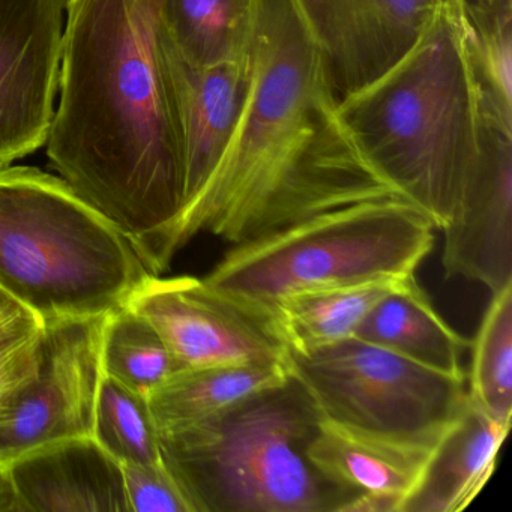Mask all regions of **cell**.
I'll use <instances>...</instances> for the list:
<instances>
[{
    "label": "cell",
    "instance_id": "15",
    "mask_svg": "<svg viewBox=\"0 0 512 512\" xmlns=\"http://www.w3.org/2000/svg\"><path fill=\"white\" fill-rule=\"evenodd\" d=\"M509 430V422L493 418L467 397L460 415L431 449L415 487L404 497L398 512L466 509L496 470Z\"/></svg>",
    "mask_w": 512,
    "mask_h": 512
},
{
    "label": "cell",
    "instance_id": "3",
    "mask_svg": "<svg viewBox=\"0 0 512 512\" xmlns=\"http://www.w3.org/2000/svg\"><path fill=\"white\" fill-rule=\"evenodd\" d=\"M338 115L374 170L442 230L481 137L457 0H443L415 44L340 101Z\"/></svg>",
    "mask_w": 512,
    "mask_h": 512
},
{
    "label": "cell",
    "instance_id": "21",
    "mask_svg": "<svg viewBox=\"0 0 512 512\" xmlns=\"http://www.w3.org/2000/svg\"><path fill=\"white\" fill-rule=\"evenodd\" d=\"M256 0H163V23L176 52L196 67L245 58Z\"/></svg>",
    "mask_w": 512,
    "mask_h": 512
},
{
    "label": "cell",
    "instance_id": "8",
    "mask_svg": "<svg viewBox=\"0 0 512 512\" xmlns=\"http://www.w3.org/2000/svg\"><path fill=\"white\" fill-rule=\"evenodd\" d=\"M107 316L44 322L37 373L0 422V463L8 466L50 443L94 436Z\"/></svg>",
    "mask_w": 512,
    "mask_h": 512
},
{
    "label": "cell",
    "instance_id": "20",
    "mask_svg": "<svg viewBox=\"0 0 512 512\" xmlns=\"http://www.w3.org/2000/svg\"><path fill=\"white\" fill-rule=\"evenodd\" d=\"M479 112L512 127V0H457Z\"/></svg>",
    "mask_w": 512,
    "mask_h": 512
},
{
    "label": "cell",
    "instance_id": "28",
    "mask_svg": "<svg viewBox=\"0 0 512 512\" xmlns=\"http://www.w3.org/2000/svg\"><path fill=\"white\" fill-rule=\"evenodd\" d=\"M13 301V299L8 298L2 290H0V308L4 307L8 302Z\"/></svg>",
    "mask_w": 512,
    "mask_h": 512
},
{
    "label": "cell",
    "instance_id": "18",
    "mask_svg": "<svg viewBox=\"0 0 512 512\" xmlns=\"http://www.w3.org/2000/svg\"><path fill=\"white\" fill-rule=\"evenodd\" d=\"M289 376V362L185 367L148 395L149 406L164 430L217 415Z\"/></svg>",
    "mask_w": 512,
    "mask_h": 512
},
{
    "label": "cell",
    "instance_id": "9",
    "mask_svg": "<svg viewBox=\"0 0 512 512\" xmlns=\"http://www.w3.org/2000/svg\"><path fill=\"white\" fill-rule=\"evenodd\" d=\"M127 305L157 328L184 367L289 362L268 317L238 304L203 278L151 274Z\"/></svg>",
    "mask_w": 512,
    "mask_h": 512
},
{
    "label": "cell",
    "instance_id": "19",
    "mask_svg": "<svg viewBox=\"0 0 512 512\" xmlns=\"http://www.w3.org/2000/svg\"><path fill=\"white\" fill-rule=\"evenodd\" d=\"M403 280L296 293L281 299L269 319L287 352L307 355L355 337L374 305Z\"/></svg>",
    "mask_w": 512,
    "mask_h": 512
},
{
    "label": "cell",
    "instance_id": "7",
    "mask_svg": "<svg viewBox=\"0 0 512 512\" xmlns=\"http://www.w3.org/2000/svg\"><path fill=\"white\" fill-rule=\"evenodd\" d=\"M289 365L322 421L413 448H433L469 397L466 379L355 337L307 355L289 353Z\"/></svg>",
    "mask_w": 512,
    "mask_h": 512
},
{
    "label": "cell",
    "instance_id": "5",
    "mask_svg": "<svg viewBox=\"0 0 512 512\" xmlns=\"http://www.w3.org/2000/svg\"><path fill=\"white\" fill-rule=\"evenodd\" d=\"M134 245L62 178L0 166V290L43 322L106 316L151 275Z\"/></svg>",
    "mask_w": 512,
    "mask_h": 512
},
{
    "label": "cell",
    "instance_id": "10",
    "mask_svg": "<svg viewBox=\"0 0 512 512\" xmlns=\"http://www.w3.org/2000/svg\"><path fill=\"white\" fill-rule=\"evenodd\" d=\"M70 0H0V164L46 146Z\"/></svg>",
    "mask_w": 512,
    "mask_h": 512
},
{
    "label": "cell",
    "instance_id": "2",
    "mask_svg": "<svg viewBox=\"0 0 512 512\" xmlns=\"http://www.w3.org/2000/svg\"><path fill=\"white\" fill-rule=\"evenodd\" d=\"M245 56L241 115L214 172L182 209L176 253L203 232L235 245L356 203L404 200L347 133L293 0H256Z\"/></svg>",
    "mask_w": 512,
    "mask_h": 512
},
{
    "label": "cell",
    "instance_id": "17",
    "mask_svg": "<svg viewBox=\"0 0 512 512\" xmlns=\"http://www.w3.org/2000/svg\"><path fill=\"white\" fill-rule=\"evenodd\" d=\"M431 449L373 439L322 421L308 446V457L335 484L358 494L392 497L401 505L415 487Z\"/></svg>",
    "mask_w": 512,
    "mask_h": 512
},
{
    "label": "cell",
    "instance_id": "13",
    "mask_svg": "<svg viewBox=\"0 0 512 512\" xmlns=\"http://www.w3.org/2000/svg\"><path fill=\"white\" fill-rule=\"evenodd\" d=\"M8 470L23 512H131L121 463L94 437L41 446Z\"/></svg>",
    "mask_w": 512,
    "mask_h": 512
},
{
    "label": "cell",
    "instance_id": "24",
    "mask_svg": "<svg viewBox=\"0 0 512 512\" xmlns=\"http://www.w3.org/2000/svg\"><path fill=\"white\" fill-rule=\"evenodd\" d=\"M92 437L121 464L163 463L148 397L107 374L98 391Z\"/></svg>",
    "mask_w": 512,
    "mask_h": 512
},
{
    "label": "cell",
    "instance_id": "12",
    "mask_svg": "<svg viewBox=\"0 0 512 512\" xmlns=\"http://www.w3.org/2000/svg\"><path fill=\"white\" fill-rule=\"evenodd\" d=\"M442 230L446 278L476 281L491 295L512 284V127L481 113L478 155Z\"/></svg>",
    "mask_w": 512,
    "mask_h": 512
},
{
    "label": "cell",
    "instance_id": "4",
    "mask_svg": "<svg viewBox=\"0 0 512 512\" xmlns=\"http://www.w3.org/2000/svg\"><path fill=\"white\" fill-rule=\"evenodd\" d=\"M320 427L310 392L290 373L217 415L160 430L161 461L191 512H343L359 494L311 463Z\"/></svg>",
    "mask_w": 512,
    "mask_h": 512
},
{
    "label": "cell",
    "instance_id": "26",
    "mask_svg": "<svg viewBox=\"0 0 512 512\" xmlns=\"http://www.w3.org/2000/svg\"><path fill=\"white\" fill-rule=\"evenodd\" d=\"M131 512H191L179 485L160 464H121Z\"/></svg>",
    "mask_w": 512,
    "mask_h": 512
},
{
    "label": "cell",
    "instance_id": "22",
    "mask_svg": "<svg viewBox=\"0 0 512 512\" xmlns=\"http://www.w3.org/2000/svg\"><path fill=\"white\" fill-rule=\"evenodd\" d=\"M103 368L107 376L148 397L185 367L157 328L142 314L124 305L107 316Z\"/></svg>",
    "mask_w": 512,
    "mask_h": 512
},
{
    "label": "cell",
    "instance_id": "16",
    "mask_svg": "<svg viewBox=\"0 0 512 512\" xmlns=\"http://www.w3.org/2000/svg\"><path fill=\"white\" fill-rule=\"evenodd\" d=\"M355 338L437 373L466 379L461 356L470 341L443 320L415 277L401 281L374 305Z\"/></svg>",
    "mask_w": 512,
    "mask_h": 512
},
{
    "label": "cell",
    "instance_id": "25",
    "mask_svg": "<svg viewBox=\"0 0 512 512\" xmlns=\"http://www.w3.org/2000/svg\"><path fill=\"white\" fill-rule=\"evenodd\" d=\"M43 331V320L17 302L0 308V422L37 373Z\"/></svg>",
    "mask_w": 512,
    "mask_h": 512
},
{
    "label": "cell",
    "instance_id": "1",
    "mask_svg": "<svg viewBox=\"0 0 512 512\" xmlns=\"http://www.w3.org/2000/svg\"><path fill=\"white\" fill-rule=\"evenodd\" d=\"M46 148L61 178L146 268L166 271L184 208L185 158L163 0L68 2Z\"/></svg>",
    "mask_w": 512,
    "mask_h": 512
},
{
    "label": "cell",
    "instance_id": "14",
    "mask_svg": "<svg viewBox=\"0 0 512 512\" xmlns=\"http://www.w3.org/2000/svg\"><path fill=\"white\" fill-rule=\"evenodd\" d=\"M167 50L184 137L185 208L202 190L229 145L247 94V56L196 67L176 52L169 37Z\"/></svg>",
    "mask_w": 512,
    "mask_h": 512
},
{
    "label": "cell",
    "instance_id": "27",
    "mask_svg": "<svg viewBox=\"0 0 512 512\" xmlns=\"http://www.w3.org/2000/svg\"><path fill=\"white\" fill-rule=\"evenodd\" d=\"M0 512H23L7 464L0 463Z\"/></svg>",
    "mask_w": 512,
    "mask_h": 512
},
{
    "label": "cell",
    "instance_id": "6",
    "mask_svg": "<svg viewBox=\"0 0 512 512\" xmlns=\"http://www.w3.org/2000/svg\"><path fill=\"white\" fill-rule=\"evenodd\" d=\"M434 230L406 200L356 203L233 245L203 280L269 319L296 293L413 277Z\"/></svg>",
    "mask_w": 512,
    "mask_h": 512
},
{
    "label": "cell",
    "instance_id": "11",
    "mask_svg": "<svg viewBox=\"0 0 512 512\" xmlns=\"http://www.w3.org/2000/svg\"><path fill=\"white\" fill-rule=\"evenodd\" d=\"M443 0H293L338 103L389 70Z\"/></svg>",
    "mask_w": 512,
    "mask_h": 512
},
{
    "label": "cell",
    "instance_id": "23",
    "mask_svg": "<svg viewBox=\"0 0 512 512\" xmlns=\"http://www.w3.org/2000/svg\"><path fill=\"white\" fill-rule=\"evenodd\" d=\"M470 347V400L512 424V284L493 293Z\"/></svg>",
    "mask_w": 512,
    "mask_h": 512
}]
</instances>
